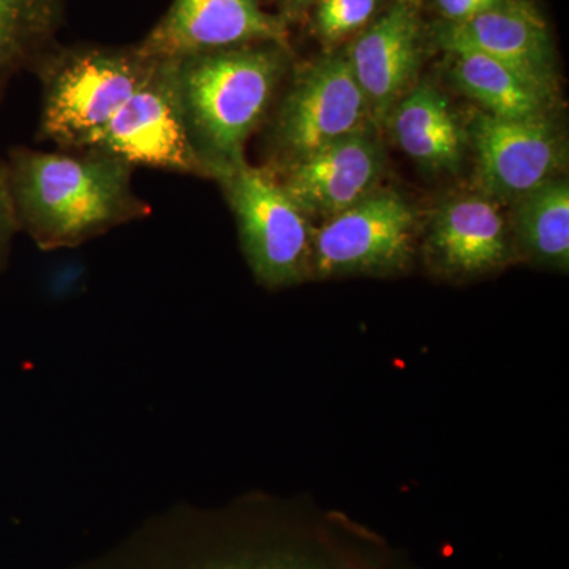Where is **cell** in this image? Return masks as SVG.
Returning a JSON list of instances; mask_svg holds the SVG:
<instances>
[{
	"label": "cell",
	"instance_id": "obj_5",
	"mask_svg": "<svg viewBox=\"0 0 569 569\" xmlns=\"http://www.w3.org/2000/svg\"><path fill=\"white\" fill-rule=\"evenodd\" d=\"M377 129L346 52L305 63L277 104L266 133V168L282 171L350 134Z\"/></svg>",
	"mask_w": 569,
	"mask_h": 569
},
{
	"label": "cell",
	"instance_id": "obj_2",
	"mask_svg": "<svg viewBox=\"0 0 569 569\" xmlns=\"http://www.w3.org/2000/svg\"><path fill=\"white\" fill-rule=\"evenodd\" d=\"M173 61L190 141L208 178L219 181L247 163V142L290 73V48L254 43Z\"/></svg>",
	"mask_w": 569,
	"mask_h": 569
},
{
	"label": "cell",
	"instance_id": "obj_8",
	"mask_svg": "<svg viewBox=\"0 0 569 569\" xmlns=\"http://www.w3.org/2000/svg\"><path fill=\"white\" fill-rule=\"evenodd\" d=\"M466 129L475 190L498 204L515 203L560 178L567 164V140L552 116L503 119L478 111Z\"/></svg>",
	"mask_w": 569,
	"mask_h": 569
},
{
	"label": "cell",
	"instance_id": "obj_10",
	"mask_svg": "<svg viewBox=\"0 0 569 569\" xmlns=\"http://www.w3.org/2000/svg\"><path fill=\"white\" fill-rule=\"evenodd\" d=\"M254 43L288 44L287 20L260 0H173L137 47L151 59H181Z\"/></svg>",
	"mask_w": 569,
	"mask_h": 569
},
{
	"label": "cell",
	"instance_id": "obj_11",
	"mask_svg": "<svg viewBox=\"0 0 569 569\" xmlns=\"http://www.w3.org/2000/svg\"><path fill=\"white\" fill-rule=\"evenodd\" d=\"M422 22L413 0H397L359 33L346 51L377 129L417 84L425 50Z\"/></svg>",
	"mask_w": 569,
	"mask_h": 569
},
{
	"label": "cell",
	"instance_id": "obj_13",
	"mask_svg": "<svg viewBox=\"0 0 569 569\" xmlns=\"http://www.w3.org/2000/svg\"><path fill=\"white\" fill-rule=\"evenodd\" d=\"M425 252L436 274L459 280L496 272L515 253L500 204L477 190L438 206L427 228Z\"/></svg>",
	"mask_w": 569,
	"mask_h": 569
},
{
	"label": "cell",
	"instance_id": "obj_1",
	"mask_svg": "<svg viewBox=\"0 0 569 569\" xmlns=\"http://www.w3.org/2000/svg\"><path fill=\"white\" fill-rule=\"evenodd\" d=\"M6 163L18 230L47 252L151 216V206L134 192V168L97 149L17 148Z\"/></svg>",
	"mask_w": 569,
	"mask_h": 569
},
{
	"label": "cell",
	"instance_id": "obj_21",
	"mask_svg": "<svg viewBox=\"0 0 569 569\" xmlns=\"http://www.w3.org/2000/svg\"><path fill=\"white\" fill-rule=\"evenodd\" d=\"M437 9L448 24H458L496 9L503 0H436Z\"/></svg>",
	"mask_w": 569,
	"mask_h": 569
},
{
	"label": "cell",
	"instance_id": "obj_14",
	"mask_svg": "<svg viewBox=\"0 0 569 569\" xmlns=\"http://www.w3.org/2000/svg\"><path fill=\"white\" fill-rule=\"evenodd\" d=\"M445 52L468 50L518 71L542 91L557 92L556 59L548 24L529 0H503L471 20L437 29Z\"/></svg>",
	"mask_w": 569,
	"mask_h": 569
},
{
	"label": "cell",
	"instance_id": "obj_4",
	"mask_svg": "<svg viewBox=\"0 0 569 569\" xmlns=\"http://www.w3.org/2000/svg\"><path fill=\"white\" fill-rule=\"evenodd\" d=\"M157 59L129 48H54L37 63L40 138L63 151L96 148L114 116L151 77Z\"/></svg>",
	"mask_w": 569,
	"mask_h": 569
},
{
	"label": "cell",
	"instance_id": "obj_7",
	"mask_svg": "<svg viewBox=\"0 0 569 569\" xmlns=\"http://www.w3.org/2000/svg\"><path fill=\"white\" fill-rule=\"evenodd\" d=\"M419 217L402 194L378 189L313 231L312 279L392 276L413 260Z\"/></svg>",
	"mask_w": 569,
	"mask_h": 569
},
{
	"label": "cell",
	"instance_id": "obj_20",
	"mask_svg": "<svg viewBox=\"0 0 569 569\" xmlns=\"http://www.w3.org/2000/svg\"><path fill=\"white\" fill-rule=\"evenodd\" d=\"M17 233H20V230L11 204L7 163L0 159V272L9 263L11 246Z\"/></svg>",
	"mask_w": 569,
	"mask_h": 569
},
{
	"label": "cell",
	"instance_id": "obj_12",
	"mask_svg": "<svg viewBox=\"0 0 569 569\" xmlns=\"http://www.w3.org/2000/svg\"><path fill=\"white\" fill-rule=\"evenodd\" d=\"M377 129L331 142L276 176L307 219L326 222L380 189L385 153Z\"/></svg>",
	"mask_w": 569,
	"mask_h": 569
},
{
	"label": "cell",
	"instance_id": "obj_3",
	"mask_svg": "<svg viewBox=\"0 0 569 569\" xmlns=\"http://www.w3.org/2000/svg\"><path fill=\"white\" fill-rule=\"evenodd\" d=\"M77 569H332L260 518L178 508Z\"/></svg>",
	"mask_w": 569,
	"mask_h": 569
},
{
	"label": "cell",
	"instance_id": "obj_9",
	"mask_svg": "<svg viewBox=\"0 0 569 569\" xmlns=\"http://www.w3.org/2000/svg\"><path fill=\"white\" fill-rule=\"evenodd\" d=\"M92 149L133 168L208 178L183 119L173 59H157L151 77L127 100Z\"/></svg>",
	"mask_w": 569,
	"mask_h": 569
},
{
	"label": "cell",
	"instance_id": "obj_6",
	"mask_svg": "<svg viewBox=\"0 0 569 569\" xmlns=\"http://www.w3.org/2000/svg\"><path fill=\"white\" fill-rule=\"evenodd\" d=\"M219 183L233 209L242 252L257 282L279 290L312 279L316 228L274 171L244 163Z\"/></svg>",
	"mask_w": 569,
	"mask_h": 569
},
{
	"label": "cell",
	"instance_id": "obj_22",
	"mask_svg": "<svg viewBox=\"0 0 569 569\" xmlns=\"http://www.w3.org/2000/svg\"><path fill=\"white\" fill-rule=\"evenodd\" d=\"M318 2V0H287V14L288 17H296L306 10L310 3Z\"/></svg>",
	"mask_w": 569,
	"mask_h": 569
},
{
	"label": "cell",
	"instance_id": "obj_17",
	"mask_svg": "<svg viewBox=\"0 0 569 569\" xmlns=\"http://www.w3.org/2000/svg\"><path fill=\"white\" fill-rule=\"evenodd\" d=\"M512 230L520 252L548 268L568 271L569 186L556 178L516 200Z\"/></svg>",
	"mask_w": 569,
	"mask_h": 569
},
{
	"label": "cell",
	"instance_id": "obj_19",
	"mask_svg": "<svg viewBox=\"0 0 569 569\" xmlns=\"http://www.w3.org/2000/svg\"><path fill=\"white\" fill-rule=\"evenodd\" d=\"M381 0H318L316 28L328 43L362 31L377 17Z\"/></svg>",
	"mask_w": 569,
	"mask_h": 569
},
{
	"label": "cell",
	"instance_id": "obj_15",
	"mask_svg": "<svg viewBox=\"0 0 569 569\" xmlns=\"http://www.w3.org/2000/svg\"><path fill=\"white\" fill-rule=\"evenodd\" d=\"M387 126L397 146L427 173H456L466 159V126L430 82H417L396 104Z\"/></svg>",
	"mask_w": 569,
	"mask_h": 569
},
{
	"label": "cell",
	"instance_id": "obj_18",
	"mask_svg": "<svg viewBox=\"0 0 569 569\" xmlns=\"http://www.w3.org/2000/svg\"><path fill=\"white\" fill-rule=\"evenodd\" d=\"M63 0H0V99L14 74L54 50Z\"/></svg>",
	"mask_w": 569,
	"mask_h": 569
},
{
	"label": "cell",
	"instance_id": "obj_16",
	"mask_svg": "<svg viewBox=\"0 0 569 569\" xmlns=\"http://www.w3.org/2000/svg\"><path fill=\"white\" fill-rule=\"evenodd\" d=\"M448 74L486 114L503 119L550 116L556 96L542 91L507 63L468 50L447 51Z\"/></svg>",
	"mask_w": 569,
	"mask_h": 569
}]
</instances>
